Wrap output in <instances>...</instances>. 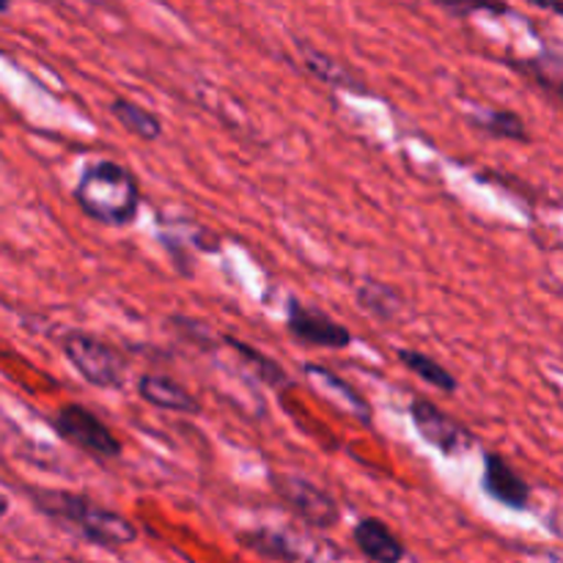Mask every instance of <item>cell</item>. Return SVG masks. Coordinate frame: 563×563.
<instances>
[{
	"label": "cell",
	"instance_id": "obj_17",
	"mask_svg": "<svg viewBox=\"0 0 563 563\" xmlns=\"http://www.w3.org/2000/svg\"><path fill=\"white\" fill-rule=\"evenodd\" d=\"M396 361H399L407 372L416 374L418 379H423L427 385L438 388L440 394L451 396L460 390V379H456L454 374L443 366V363L434 361V357H429L427 352L407 350V346H401V350H396Z\"/></svg>",
	"mask_w": 563,
	"mask_h": 563
},
{
	"label": "cell",
	"instance_id": "obj_10",
	"mask_svg": "<svg viewBox=\"0 0 563 563\" xmlns=\"http://www.w3.org/2000/svg\"><path fill=\"white\" fill-rule=\"evenodd\" d=\"M137 396L146 405L157 407L165 412H181V416H201L203 405L196 394L185 388L176 379L163 377V374H141L137 377Z\"/></svg>",
	"mask_w": 563,
	"mask_h": 563
},
{
	"label": "cell",
	"instance_id": "obj_20",
	"mask_svg": "<svg viewBox=\"0 0 563 563\" xmlns=\"http://www.w3.org/2000/svg\"><path fill=\"white\" fill-rule=\"evenodd\" d=\"M168 324H174L176 333H179L185 341H190V344H196L198 350H212V346L223 344V335L218 339V335H214L207 324L196 322V319H190V317H181V313L170 317Z\"/></svg>",
	"mask_w": 563,
	"mask_h": 563
},
{
	"label": "cell",
	"instance_id": "obj_2",
	"mask_svg": "<svg viewBox=\"0 0 563 563\" xmlns=\"http://www.w3.org/2000/svg\"><path fill=\"white\" fill-rule=\"evenodd\" d=\"M75 203L88 220L124 229L141 212V185L126 165L115 159H91L75 185Z\"/></svg>",
	"mask_w": 563,
	"mask_h": 563
},
{
	"label": "cell",
	"instance_id": "obj_8",
	"mask_svg": "<svg viewBox=\"0 0 563 563\" xmlns=\"http://www.w3.org/2000/svg\"><path fill=\"white\" fill-rule=\"evenodd\" d=\"M482 489L495 500V504L506 506L511 511H526L531 506V484L509 465V460L495 451L484 454V473H482Z\"/></svg>",
	"mask_w": 563,
	"mask_h": 563
},
{
	"label": "cell",
	"instance_id": "obj_21",
	"mask_svg": "<svg viewBox=\"0 0 563 563\" xmlns=\"http://www.w3.org/2000/svg\"><path fill=\"white\" fill-rule=\"evenodd\" d=\"M445 11H451V14L456 16H471V14H511L509 5H493V3H473V5H465V3H443Z\"/></svg>",
	"mask_w": 563,
	"mask_h": 563
},
{
	"label": "cell",
	"instance_id": "obj_13",
	"mask_svg": "<svg viewBox=\"0 0 563 563\" xmlns=\"http://www.w3.org/2000/svg\"><path fill=\"white\" fill-rule=\"evenodd\" d=\"M302 374L313 377L324 390H328V394H333L335 399H339L341 405L352 412V418H357L363 427H372V418H374L372 405H368V401L363 399V396L357 394V390L352 388L346 379H341L339 374L330 372L328 366H319V363H302Z\"/></svg>",
	"mask_w": 563,
	"mask_h": 563
},
{
	"label": "cell",
	"instance_id": "obj_4",
	"mask_svg": "<svg viewBox=\"0 0 563 563\" xmlns=\"http://www.w3.org/2000/svg\"><path fill=\"white\" fill-rule=\"evenodd\" d=\"M49 427H53V432L60 440H66L75 449L86 451V454L99 456V460H121V454H124L121 440L86 405H75V401L71 405H60L53 421H49Z\"/></svg>",
	"mask_w": 563,
	"mask_h": 563
},
{
	"label": "cell",
	"instance_id": "obj_7",
	"mask_svg": "<svg viewBox=\"0 0 563 563\" xmlns=\"http://www.w3.org/2000/svg\"><path fill=\"white\" fill-rule=\"evenodd\" d=\"M410 418L416 432L421 434L423 443L438 449L443 456H460L473 449V432L451 418L449 412L440 410L434 401L429 399H412L410 401Z\"/></svg>",
	"mask_w": 563,
	"mask_h": 563
},
{
	"label": "cell",
	"instance_id": "obj_1",
	"mask_svg": "<svg viewBox=\"0 0 563 563\" xmlns=\"http://www.w3.org/2000/svg\"><path fill=\"white\" fill-rule=\"evenodd\" d=\"M25 495L31 498L33 509L38 515L49 517L58 526H71V531L82 542L93 544V548L119 550L137 539V528L124 515L113 509H102V506L93 504L86 495L69 493V489L42 487H25Z\"/></svg>",
	"mask_w": 563,
	"mask_h": 563
},
{
	"label": "cell",
	"instance_id": "obj_5",
	"mask_svg": "<svg viewBox=\"0 0 563 563\" xmlns=\"http://www.w3.org/2000/svg\"><path fill=\"white\" fill-rule=\"evenodd\" d=\"M269 484H273V493L289 506L291 515L300 517L306 526L330 531L341 522L339 500L308 478L295 476V473H269Z\"/></svg>",
	"mask_w": 563,
	"mask_h": 563
},
{
	"label": "cell",
	"instance_id": "obj_12",
	"mask_svg": "<svg viewBox=\"0 0 563 563\" xmlns=\"http://www.w3.org/2000/svg\"><path fill=\"white\" fill-rule=\"evenodd\" d=\"M467 124L473 126L482 135L495 137V141H517L528 143L531 141V132H528L526 121H522L520 113L504 108H487L476 110V113L467 115Z\"/></svg>",
	"mask_w": 563,
	"mask_h": 563
},
{
	"label": "cell",
	"instance_id": "obj_3",
	"mask_svg": "<svg viewBox=\"0 0 563 563\" xmlns=\"http://www.w3.org/2000/svg\"><path fill=\"white\" fill-rule=\"evenodd\" d=\"M66 363L93 388H121L126 379L124 352L86 330H69L60 341Z\"/></svg>",
	"mask_w": 563,
	"mask_h": 563
},
{
	"label": "cell",
	"instance_id": "obj_6",
	"mask_svg": "<svg viewBox=\"0 0 563 563\" xmlns=\"http://www.w3.org/2000/svg\"><path fill=\"white\" fill-rule=\"evenodd\" d=\"M286 333L306 346L317 350H350L355 344V335L346 324L335 322L330 313L319 311L317 306H308L300 297H286Z\"/></svg>",
	"mask_w": 563,
	"mask_h": 563
},
{
	"label": "cell",
	"instance_id": "obj_11",
	"mask_svg": "<svg viewBox=\"0 0 563 563\" xmlns=\"http://www.w3.org/2000/svg\"><path fill=\"white\" fill-rule=\"evenodd\" d=\"M297 49H300L302 66L308 69V75H313L317 80L328 82L330 88L366 93V82H363V77L357 75L355 69H350L346 64L335 60L333 55L322 53V49H317L313 44H308V42H297Z\"/></svg>",
	"mask_w": 563,
	"mask_h": 563
},
{
	"label": "cell",
	"instance_id": "obj_19",
	"mask_svg": "<svg viewBox=\"0 0 563 563\" xmlns=\"http://www.w3.org/2000/svg\"><path fill=\"white\" fill-rule=\"evenodd\" d=\"M240 544L273 561L295 563L300 559V548H297L295 539L284 531H273V528H256V531L240 533Z\"/></svg>",
	"mask_w": 563,
	"mask_h": 563
},
{
	"label": "cell",
	"instance_id": "obj_14",
	"mask_svg": "<svg viewBox=\"0 0 563 563\" xmlns=\"http://www.w3.org/2000/svg\"><path fill=\"white\" fill-rule=\"evenodd\" d=\"M511 69L520 71L522 77H528V80L537 82L539 88H544V91L563 102V53H559V49H542L533 58L511 60Z\"/></svg>",
	"mask_w": 563,
	"mask_h": 563
},
{
	"label": "cell",
	"instance_id": "obj_15",
	"mask_svg": "<svg viewBox=\"0 0 563 563\" xmlns=\"http://www.w3.org/2000/svg\"><path fill=\"white\" fill-rule=\"evenodd\" d=\"M108 110L110 115H113V119L130 132V135L141 137V141H148V143L163 137V119H159L154 110H146L143 104L132 102V99L126 97H115Z\"/></svg>",
	"mask_w": 563,
	"mask_h": 563
},
{
	"label": "cell",
	"instance_id": "obj_22",
	"mask_svg": "<svg viewBox=\"0 0 563 563\" xmlns=\"http://www.w3.org/2000/svg\"><path fill=\"white\" fill-rule=\"evenodd\" d=\"M537 5H542V9L553 11L555 16H561V20H563V3H537Z\"/></svg>",
	"mask_w": 563,
	"mask_h": 563
},
{
	"label": "cell",
	"instance_id": "obj_9",
	"mask_svg": "<svg viewBox=\"0 0 563 563\" xmlns=\"http://www.w3.org/2000/svg\"><path fill=\"white\" fill-rule=\"evenodd\" d=\"M352 542L374 563H401L407 559V544L379 517H363V520H357L355 528H352Z\"/></svg>",
	"mask_w": 563,
	"mask_h": 563
},
{
	"label": "cell",
	"instance_id": "obj_16",
	"mask_svg": "<svg viewBox=\"0 0 563 563\" xmlns=\"http://www.w3.org/2000/svg\"><path fill=\"white\" fill-rule=\"evenodd\" d=\"M355 302L361 311L379 319V322H394L401 313V308H405L399 291L390 284H383V280H363L355 289Z\"/></svg>",
	"mask_w": 563,
	"mask_h": 563
},
{
	"label": "cell",
	"instance_id": "obj_18",
	"mask_svg": "<svg viewBox=\"0 0 563 563\" xmlns=\"http://www.w3.org/2000/svg\"><path fill=\"white\" fill-rule=\"evenodd\" d=\"M223 344L229 346V350H234V355L245 363V368H251V372L256 374L264 385H269V388H289L291 385V379L286 377L284 366H280L275 357L258 352L256 346H251L247 341L234 339V335H223Z\"/></svg>",
	"mask_w": 563,
	"mask_h": 563
}]
</instances>
